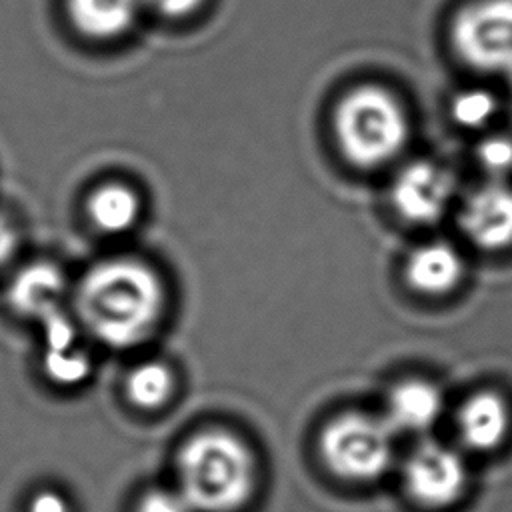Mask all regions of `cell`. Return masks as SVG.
<instances>
[{"instance_id": "obj_20", "label": "cell", "mask_w": 512, "mask_h": 512, "mask_svg": "<svg viewBox=\"0 0 512 512\" xmlns=\"http://www.w3.org/2000/svg\"><path fill=\"white\" fill-rule=\"evenodd\" d=\"M136 512H194L180 490L168 488H154L142 494L138 500Z\"/></svg>"}, {"instance_id": "obj_22", "label": "cell", "mask_w": 512, "mask_h": 512, "mask_svg": "<svg viewBox=\"0 0 512 512\" xmlns=\"http://www.w3.org/2000/svg\"><path fill=\"white\" fill-rule=\"evenodd\" d=\"M142 2L164 16L178 18V16H186L192 10H196L202 0H142Z\"/></svg>"}, {"instance_id": "obj_17", "label": "cell", "mask_w": 512, "mask_h": 512, "mask_svg": "<svg viewBox=\"0 0 512 512\" xmlns=\"http://www.w3.org/2000/svg\"><path fill=\"white\" fill-rule=\"evenodd\" d=\"M496 112V100L482 90H468L454 98L452 116L464 128L484 126Z\"/></svg>"}, {"instance_id": "obj_18", "label": "cell", "mask_w": 512, "mask_h": 512, "mask_svg": "<svg viewBox=\"0 0 512 512\" xmlns=\"http://www.w3.org/2000/svg\"><path fill=\"white\" fill-rule=\"evenodd\" d=\"M42 322V338H44V352H60L78 348V326L76 322L64 312V308H58L44 318Z\"/></svg>"}, {"instance_id": "obj_11", "label": "cell", "mask_w": 512, "mask_h": 512, "mask_svg": "<svg viewBox=\"0 0 512 512\" xmlns=\"http://www.w3.org/2000/svg\"><path fill=\"white\" fill-rule=\"evenodd\" d=\"M66 278L52 262H32L22 268L8 286L10 306L30 318H44L62 308Z\"/></svg>"}, {"instance_id": "obj_16", "label": "cell", "mask_w": 512, "mask_h": 512, "mask_svg": "<svg viewBox=\"0 0 512 512\" xmlns=\"http://www.w3.org/2000/svg\"><path fill=\"white\" fill-rule=\"evenodd\" d=\"M42 368L46 376L58 386H78L90 376V358L80 348L60 350V352H44Z\"/></svg>"}, {"instance_id": "obj_5", "label": "cell", "mask_w": 512, "mask_h": 512, "mask_svg": "<svg viewBox=\"0 0 512 512\" xmlns=\"http://www.w3.org/2000/svg\"><path fill=\"white\" fill-rule=\"evenodd\" d=\"M458 56L482 72H512V0H478L454 20Z\"/></svg>"}, {"instance_id": "obj_15", "label": "cell", "mask_w": 512, "mask_h": 512, "mask_svg": "<svg viewBox=\"0 0 512 512\" xmlns=\"http://www.w3.org/2000/svg\"><path fill=\"white\" fill-rule=\"evenodd\" d=\"M128 400L144 410H154L166 404L174 390V376L162 362H142L126 376Z\"/></svg>"}, {"instance_id": "obj_21", "label": "cell", "mask_w": 512, "mask_h": 512, "mask_svg": "<svg viewBox=\"0 0 512 512\" xmlns=\"http://www.w3.org/2000/svg\"><path fill=\"white\" fill-rule=\"evenodd\" d=\"M28 512H72L68 500L52 490L38 492L28 506Z\"/></svg>"}, {"instance_id": "obj_9", "label": "cell", "mask_w": 512, "mask_h": 512, "mask_svg": "<svg viewBox=\"0 0 512 512\" xmlns=\"http://www.w3.org/2000/svg\"><path fill=\"white\" fill-rule=\"evenodd\" d=\"M462 274V256L452 244L442 240L420 244L406 260L408 284L426 296H442L454 290L460 284Z\"/></svg>"}, {"instance_id": "obj_12", "label": "cell", "mask_w": 512, "mask_h": 512, "mask_svg": "<svg viewBox=\"0 0 512 512\" xmlns=\"http://www.w3.org/2000/svg\"><path fill=\"white\" fill-rule=\"evenodd\" d=\"M444 410L438 386L426 380H404L396 384L386 400V422L404 432H424L436 424Z\"/></svg>"}, {"instance_id": "obj_23", "label": "cell", "mask_w": 512, "mask_h": 512, "mask_svg": "<svg viewBox=\"0 0 512 512\" xmlns=\"http://www.w3.org/2000/svg\"><path fill=\"white\" fill-rule=\"evenodd\" d=\"M16 248H18L16 228L10 224L6 216L0 214V270L12 260Z\"/></svg>"}, {"instance_id": "obj_8", "label": "cell", "mask_w": 512, "mask_h": 512, "mask_svg": "<svg viewBox=\"0 0 512 512\" xmlns=\"http://www.w3.org/2000/svg\"><path fill=\"white\" fill-rule=\"evenodd\" d=\"M460 226L482 250L512 246V188L502 180H488L472 190L462 202Z\"/></svg>"}, {"instance_id": "obj_19", "label": "cell", "mask_w": 512, "mask_h": 512, "mask_svg": "<svg viewBox=\"0 0 512 512\" xmlns=\"http://www.w3.org/2000/svg\"><path fill=\"white\" fill-rule=\"evenodd\" d=\"M476 156L486 172L500 178L512 170V140L504 136H488L478 144Z\"/></svg>"}, {"instance_id": "obj_1", "label": "cell", "mask_w": 512, "mask_h": 512, "mask_svg": "<svg viewBox=\"0 0 512 512\" xmlns=\"http://www.w3.org/2000/svg\"><path fill=\"white\" fill-rule=\"evenodd\" d=\"M164 306L160 276L136 258H110L92 266L76 290L80 324L112 348L142 344L158 326Z\"/></svg>"}, {"instance_id": "obj_4", "label": "cell", "mask_w": 512, "mask_h": 512, "mask_svg": "<svg viewBox=\"0 0 512 512\" xmlns=\"http://www.w3.org/2000/svg\"><path fill=\"white\" fill-rule=\"evenodd\" d=\"M320 456L328 470L342 480H378L394 458L392 428L386 420L368 414H340L320 434Z\"/></svg>"}, {"instance_id": "obj_14", "label": "cell", "mask_w": 512, "mask_h": 512, "mask_svg": "<svg viewBox=\"0 0 512 512\" xmlns=\"http://www.w3.org/2000/svg\"><path fill=\"white\" fill-rule=\"evenodd\" d=\"M142 0H70L74 26L92 38H112L130 28Z\"/></svg>"}, {"instance_id": "obj_6", "label": "cell", "mask_w": 512, "mask_h": 512, "mask_svg": "<svg viewBox=\"0 0 512 512\" xmlns=\"http://www.w3.org/2000/svg\"><path fill=\"white\" fill-rule=\"evenodd\" d=\"M402 482L416 504L424 508H446L462 498L468 484V468L454 448L424 442L406 458Z\"/></svg>"}, {"instance_id": "obj_7", "label": "cell", "mask_w": 512, "mask_h": 512, "mask_svg": "<svg viewBox=\"0 0 512 512\" xmlns=\"http://www.w3.org/2000/svg\"><path fill=\"white\" fill-rule=\"evenodd\" d=\"M452 182V176L434 162H410L392 182V206L398 216L412 224H434L444 216L452 200Z\"/></svg>"}, {"instance_id": "obj_3", "label": "cell", "mask_w": 512, "mask_h": 512, "mask_svg": "<svg viewBox=\"0 0 512 512\" xmlns=\"http://www.w3.org/2000/svg\"><path fill=\"white\" fill-rule=\"evenodd\" d=\"M334 132L342 154L358 168H378L394 160L408 140V118L398 100L378 86L348 92L334 112Z\"/></svg>"}, {"instance_id": "obj_10", "label": "cell", "mask_w": 512, "mask_h": 512, "mask_svg": "<svg viewBox=\"0 0 512 512\" xmlns=\"http://www.w3.org/2000/svg\"><path fill=\"white\" fill-rule=\"evenodd\" d=\"M510 428V414L504 398L496 392H476L458 410L456 430L460 440L478 452L498 448Z\"/></svg>"}, {"instance_id": "obj_2", "label": "cell", "mask_w": 512, "mask_h": 512, "mask_svg": "<svg viewBox=\"0 0 512 512\" xmlns=\"http://www.w3.org/2000/svg\"><path fill=\"white\" fill-rule=\"evenodd\" d=\"M250 448L224 430L194 434L178 454V490L194 512H238L252 498Z\"/></svg>"}, {"instance_id": "obj_13", "label": "cell", "mask_w": 512, "mask_h": 512, "mask_svg": "<svg viewBox=\"0 0 512 512\" xmlns=\"http://www.w3.org/2000/svg\"><path fill=\"white\" fill-rule=\"evenodd\" d=\"M140 216L138 194L120 182L98 186L88 198V218L98 232L124 234Z\"/></svg>"}]
</instances>
